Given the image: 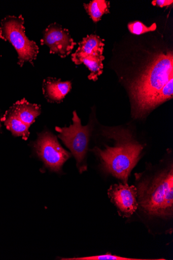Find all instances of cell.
<instances>
[{"mask_svg":"<svg viewBox=\"0 0 173 260\" xmlns=\"http://www.w3.org/2000/svg\"><path fill=\"white\" fill-rule=\"evenodd\" d=\"M62 260H163V258L160 259H141L128 258L122 257L117 255H113L109 253L106 254L98 255L94 256L73 257V258H61Z\"/></svg>","mask_w":173,"mask_h":260,"instance_id":"cell-14","label":"cell"},{"mask_svg":"<svg viewBox=\"0 0 173 260\" xmlns=\"http://www.w3.org/2000/svg\"><path fill=\"white\" fill-rule=\"evenodd\" d=\"M105 40L95 35H90L84 38L79 43L76 53L72 55V61L87 56H101L104 52Z\"/></svg>","mask_w":173,"mask_h":260,"instance_id":"cell-11","label":"cell"},{"mask_svg":"<svg viewBox=\"0 0 173 260\" xmlns=\"http://www.w3.org/2000/svg\"><path fill=\"white\" fill-rule=\"evenodd\" d=\"M108 136L114 138L117 145L102 150L97 147L93 152L101 159L102 168L108 173L128 183L130 174L135 167L143 149V146L130 138L124 131H115Z\"/></svg>","mask_w":173,"mask_h":260,"instance_id":"cell-3","label":"cell"},{"mask_svg":"<svg viewBox=\"0 0 173 260\" xmlns=\"http://www.w3.org/2000/svg\"><path fill=\"white\" fill-rule=\"evenodd\" d=\"M2 117L0 116V133H1L2 131V121H1Z\"/></svg>","mask_w":173,"mask_h":260,"instance_id":"cell-18","label":"cell"},{"mask_svg":"<svg viewBox=\"0 0 173 260\" xmlns=\"http://www.w3.org/2000/svg\"><path fill=\"white\" fill-rule=\"evenodd\" d=\"M41 44L47 45L51 54H57L61 58L68 56L77 45L68 30L57 23H52L44 31Z\"/></svg>","mask_w":173,"mask_h":260,"instance_id":"cell-8","label":"cell"},{"mask_svg":"<svg viewBox=\"0 0 173 260\" xmlns=\"http://www.w3.org/2000/svg\"><path fill=\"white\" fill-rule=\"evenodd\" d=\"M86 12L95 23L99 21L102 16L110 13V3L106 0H93L88 4H84Z\"/></svg>","mask_w":173,"mask_h":260,"instance_id":"cell-13","label":"cell"},{"mask_svg":"<svg viewBox=\"0 0 173 260\" xmlns=\"http://www.w3.org/2000/svg\"><path fill=\"white\" fill-rule=\"evenodd\" d=\"M128 28L130 32L136 35H141L148 32L154 31L157 29V24L154 23L151 26H145L142 22L134 21L129 23Z\"/></svg>","mask_w":173,"mask_h":260,"instance_id":"cell-16","label":"cell"},{"mask_svg":"<svg viewBox=\"0 0 173 260\" xmlns=\"http://www.w3.org/2000/svg\"><path fill=\"white\" fill-rule=\"evenodd\" d=\"M173 78L170 79L158 93L153 104V109L172 98Z\"/></svg>","mask_w":173,"mask_h":260,"instance_id":"cell-15","label":"cell"},{"mask_svg":"<svg viewBox=\"0 0 173 260\" xmlns=\"http://www.w3.org/2000/svg\"><path fill=\"white\" fill-rule=\"evenodd\" d=\"M34 151L43 161L44 168L56 173L61 171L64 164L71 157V154L63 149L56 136L49 131L38 134L33 144Z\"/></svg>","mask_w":173,"mask_h":260,"instance_id":"cell-7","label":"cell"},{"mask_svg":"<svg viewBox=\"0 0 173 260\" xmlns=\"http://www.w3.org/2000/svg\"><path fill=\"white\" fill-rule=\"evenodd\" d=\"M71 88L70 81L62 82L60 79L52 78L45 79L42 85L45 98L52 103L61 102L71 91Z\"/></svg>","mask_w":173,"mask_h":260,"instance_id":"cell-10","label":"cell"},{"mask_svg":"<svg viewBox=\"0 0 173 260\" xmlns=\"http://www.w3.org/2000/svg\"><path fill=\"white\" fill-rule=\"evenodd\" d=\"M171 78L172 53H161L154 58L130 85L132 114L135 117H142L153 110L158 93Z\"/></svg>","mask_w":173,"mask_h":260,"instance_id":"cell-1","label":"cell"},{"mask_svg":"<svg viewBox=\"0 0 173 260\" xmlns=\"http://www.w3.org/2000/svg\"><path fill=\"white\" fill-rule=\"evenodd\" d=\"M24 23L21 15L7 16L2 19L0 25V39L9 42L13 46L18 54L17 63L21 67L27 62L34 65L39 53L37 43L27 37Z\"/></svg>","mask_w":173,"mask_h":260,"instance_id":"cell-4","label":"cell"},{"mask_svg":"<svg viewBox=\"0 0 173 260\" xmlns=\"http://www.w3.org/2000/svg\"><path fill=\"white\" fill-rule=\"evenodd\" d=\"M108 196L120 216L129 218L139 207L136 187L128 183L115 184L108 190Z\"/></svg>","mask_w":173,"mask_h":260,"instance_id":"cell-9","label":"cell"},{"mask_svg":"<svg viewBox=\"0 0 173 260\" xmlns=\"http://www.w3.org/2000/svg\"><path fill=\"white\" fill-rule=\"evenodd\" d=\"M104 56H87L73 60L76 64L84 63L90 71V74L88 76L90 80L96 81L103 73V64L102 61L105 60Z\"/></svg>","mask_w":173,"mask_h":260,"instance_id":"cell-12","label":"cell"},{"mask_svg":"<svg viewBox=\"0 0 173 260\" xmlns=\"http://www.w3.org/2000/svg\"><path fill=\"white\" fill-rule=\"evenodd\" d=\"M139 207L147 216L168 219L173 215L172 167L139 183Z\"/></svg>","mask_w":173,"mask_h":260,"instance_id":"cell-2","label":"cell"},{"mask_svg":"<svg viewBox=\"0 0 173 260\" xmlns=\"http://www.w3.org/2000/svg\"><path fill=\"white\" fill-rule=\"evenodd\" d=\"M73 124L69 127L55 128L58 137L76 158L77 167L82 174L87 170V153L91 125L83 126L76 111L73 112Z\"/></svg>","mask_w":173,"mask_h":260,"instance_id":"cell-5","label":"cell"},{"mask_svg":"<svg viewBox=\"0 0 173 260\" xmlns=\"http://www.w3.org/2000/svg\"><path fill=\"white\" fill-rule=\"evenodd\" d=\"M40 105L29 103L25 99L16 102L2 117L1 121L15 137L27 140L29 128L41 114Z\"/></svg>","mask_w":173,"mask_h":260,"instance_id":"cell-6","label":"cell"},{"mask_svg":"<svg viewBox=\"0 0 173 260\" xmlns=\"http://www.w3.org/2000/svg\"><path fill=\"white\" fill-rule=\"evenodd\" d=\"M172 0H154L152 2V5L154 6H156L160 8L164 7L170 6L172 5Z\"/></svg>","mask_w":173,"mask_h":260,"instance_id":"cell-17","label":"cell"}]
</instances>
